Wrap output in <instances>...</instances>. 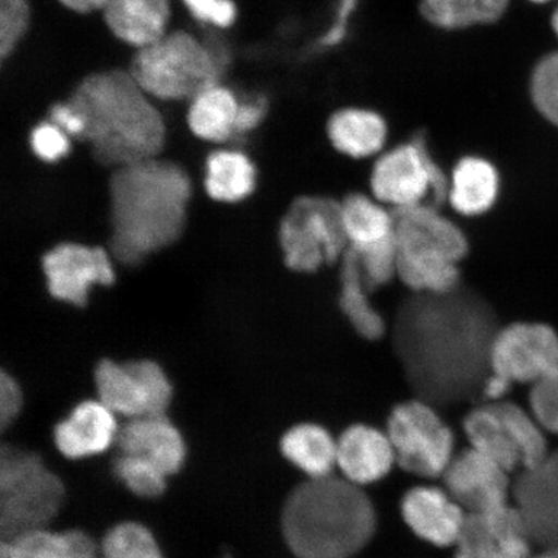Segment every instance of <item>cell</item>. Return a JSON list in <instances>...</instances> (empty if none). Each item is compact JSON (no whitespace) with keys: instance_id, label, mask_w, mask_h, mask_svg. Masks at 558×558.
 Returning a JSON list of instances; mask_svg holds the SVG:
<instances>
[{"instance_id":"f35d334b","label":"cell","mask_w":558,"mask_h":558,"mask_svg":"<svg viewBox=\"0 0 558 558\" xmlns=\"http://www.w3.org/2000/svg\"><path fill=\"white\" fill-rule=\"evenodd\" d=\"M192 16L201 23L213 24L221 29L232 26L236 19L233 0H183Z\"/></svg>"},{"instance_id":"83f0119b","label":"cell","mask_w":558,"mask_h":558,"mask_svg":"<svg viewBox=\"0 0 558 558\" xmlns=\"http://www.w3.org/2000/svg\"><path fill=\"white\" fill-rule=\"evenodd\" d=\"M349 247L360 251L395 239L393 213L378 199L352 193L341 202Z\"/></svg>"},{"instance_id":"1f68e13d","label":"cell","mask_w":558,"mask_h":558,"mask_svg":"<svg viewBox=\"0 0 558 558\" xmlns=\"http://www.w3.org/2000/svg\"><path fill=\"white\" fill-rule=\"evenodd\" d=\"M504 421L509 437L521 458V470L536 465L549 453L547 432L534 416L520 404L505 399L490 401Z\"/></svg>"},{"instance_id":"ab89813d","label":"cell","mask_w":558,"mask_h":558,"mask_svg":"<svg viewBox=\"0 0 558 558\" xmlns=\"http://www.w3.org/2000/svg\"><path fill=\"white\" fill-rule=\"evenodd\" d=\"M23 404V390L16 379L7 372L0 373V428L2 430L11 427L16 421Z\"/></svg>"},{"instance_id":"8d00e7d4","label":"cell","mask_w":558,"mask_h":558,"mask_svg":"<svg viewBox=\"0 0 558 558\" xmlns=\"http://www.w3.org/2000/svg\"><path fill=\"white\" fill-rule=\"evenodd\" d=\"M529 401L530 411L547 434L558 436V365L532 384Z\"/></svg>"},{"instance_id":"5bb4252c","label":"cell","mask_w":558,"mask_h":558,"mask_svg":"<svg viewBox=\"0 0 558 558\" xmlns=\"http://www.w3.org/2000/svg\"><path fill=\"white\" fill-rule=\"evenodd\" d=\"M512 504L533 546L558 549V449L550 450L538 464L518 472Z\"/></svg>"},{"instance_id":"4fadbf2b","label":"cell","mask_w":558,"mask_h":558,"mask_svg":"<svg viewBox=\"0 0 558 558\" xmlns=\"http://www.w3.org/2000/svg\"><path fill=\"white\" fill-rule=\"evenodd\" d=\"M41 267L51 296L78 308L87 305L93 286H110L116 281L108 251L86 244H58L44 256Z\"/></svg>"},{"instance_id":"e575fe53","label":"cell","mask_w":558,"mask_h":558,"mask_svg":"<svg viewBox=\"0 0 558 558\" xmlns=\"http://www.w3.org/2000/svg\"><path fill=\"white\" fill-rule=\"evenodd\" d=\"M32 19L27 0H0V59L5 61L15 52L29 29Z\"/></svg>"},{"instance_id":"d6a6232c","label":"cell","mask_w":558,"mask_h":558,"mask_svg":"<svg viewBox=\"0 0 558 558\" xmlns=\"http://www.w3.org/2000/svg\"><path fill=\"white\" fill-rule=\"evenodd\" d=\"M100 558H165L155 535L143 523H118L105 534Z\"/></svg>"},{"instance_id":"7dc6e473","label":"cell","mask_w":558,"mask_h":558,"mask_svg":"<svg viewBox=\"0 0 558 558\" xmlns=\"http://www.w3.org/2000/svg\"><path fill=\"white\" fill-rule=\"evenodd\" d=\"M533 2L542 3V2H547V0H533Z\"/></svg>"},{"instance_id":"d6986e66","label":"cell","mask_w":558,"mask_h":558,"mask_svg":"<svg viewBox=\"0 0 558 558\" xmlns=\"http://www.w3.org/2000/svg\"><path fill=\"white\" fill-rule=\"evenodd\" d=\"M116 414L99 401H83L72 413L56 424V448L68 459L78 460L100 456L117 441Z\"/></svg>"},{"instance_id":"d590c367","label":"cell","mask_w":558,"mask_h":558,"mask_svg":"<svg viewBox=\"0 0 558 558\" xmlns=\"http://www.w3.org/2000/svg\"><path fill=\"white\" fill-rule=\"evenodd\" d=\"M532 96L541 113L558 125V52L548 54L536 65Z\"/></svg>"},{"instance_id":"30bf717a","label":"cell","mask_w":558,"mask_h":558,"mask_svg":"<svg viewBox=\"0 0 558 558\" xmlns=\"http://www.w3.org/2000/svg\"><path fill=\"white\" fill-rule=\"evenodd\" d=\"M558 365V335L543 324H513L495 333L483 401L505 399L513 384H534Z\"/></svg>"},{"instance_id":"836d02e7","label":"cell","mask_w":558,"mask_h":558,"mask_svg":"<svg viewBox=\"0 0 558 558\" xmlns=\"http://www.w3.org/2000/svg\"><path fill=\"white\" fill-rule=\"evenodd\" d=\"M114 476L140 498H158L166 492L167 476L145 458L122 453L114 460Z\"/></svg>"},{"instance_id":"8992f818","label":"cell","mask_w":558,"mask_h":558,"mask_svg":"<svg viewBox=\"0 0 558 558\" xmlns=\"http://www.w3.org/2000/svg\"><path fill=\"white\" fill-rule=\"evenodd\" d=\"M230 64L227 48L211 46L178 31L140 48L130 72L149 96L163 101L193 100L219 85Z\"/></svg>"},{"instance_id":"3957f363","label":"cell","mask_w":558,"mask_h":558,"mask_svg":"<svg viewBox=\"0 0 558 558\" xmlns=\"http://www.w3.org/2000/svg\"><path fill=\"white\" fill-rule=\"evenodd\" d=\"M78 111L97 163L128 166L159 157L166 143L162 114L131 72L113 69L83 78L68 100Z\"/></svg>"},{"instance_id":"277c9868","label":"cell","mask_w":558,"mask_h":558,"mask_svg":"<svg viewBox=\"0 0 558 558\" xmlns=\"http://www.w3.org/2000/svg\"><path fill=\"white\" fill-rule=\"evenodd\" d=\"M281 522L284 542L296 558H351L372 541L376 513L360 485L329 474L296 486Z\"/></svg>"},{"instance_id":"9c48e42d","label":"cell","mask_w":558,"mask_h":558,"mask_svg":"<svg viewBox=\"0 0 558 558\" xmlns=\"http://www.w3.org/2000/svg\"><path fill=\"white\" fill-rule=\"evenodd\" d=\"M387 435L393 446L396 464L417 477H442L456 456L451 428L434 403L418 397L393 408Z\"/></svg>"},{"instance_id":"b9f144b4","label":"cell","mask_w":558,"mask_h":558,"mask_svg":"<svg viewBox=\"0 0 558 558\" xmlns=\"http://www.w3.org/2000/svg\"><path fill=\"white\" fill-rule=\"evenodd\" d=\"M50 117L51 122L64 131L68 136L82 140L86 130L85 121L68 101L53 105Z\"/></svg>"},{"instance_id":"7bdbcfd3","label":"cell","mask_w":558,"mask_h":558,"mask_svg":"<svg viewBox=\"0 0 558 558\" xmlns=\"http://www.w3.org/2000/svg\"><path fill=\"white\" fill-rule=\"evenodd\" d=\"M355 3H357V0H340L337 23L332 25L329 33L323 38V46L332 47L344 38L348 20L355 9Z\"/></svg>"},{"instance_id":"cb8c5ba5","label":"cell","mask_w":558,"mask_h":558,"mask_svg":"<svg viewBox=\"0 0 558 558\" xmlns=\"http://www.w3.org/2000/svg\"><path fill=\"white\" fill-rule=\"evenodd\" d=\"M0 558H100V548L83 530L54 533L44 527L2 541Z\"/></svg>"},{"instance_id":"f1b7e54d","label":"cell","mask_w":558,"mask_h":558,"mask_svg":"<svg viewBox=\"0 0 558 558\" xmlns=\"http://www.w3.org/2000/svg\"><path fill=\"white\" fill-rule=\"evenodd\" d=\"M240 101L227 87L216 85L192 100L187 124L193 134L205 142L225 143L235 135Z\"/></svg>"},{"instance_id":"ba28073f","label":"cell","mask_w":558,"mask_h":558,"mask_svg":"<svg viewBox=\"0 0 558 558\" xmlns=\"http://www.w3.org/2000/svg\"><path fill=\"white\" fill-rule=\"evenodd\" d=\"M279 243L288 268L316 274L341 260L349 247L341 202L305 195L292 202L279 225Z\"/></svg>"},{"instance_id":"7c38bea8","label":"cell","mask_w":558,"mask_h":558,"mask_svg":"<svg viewBox=\"0 0 558 558\" xmlns=\"http://www.w3.org/2000/svg\"><path fill=\"white\" fill-rule=\"evenodd\" d=\"M95 383L105 407L129 418L166 414L172 401L169 376L150 360L125 364L102 360L96 366Z\"/></svg>"},{"instance_id":"60d3db41","label":"cell","mask_w":558,"mask_h":558,"mask_svg":"<svg viewBox=\"0 0 558 558\" xmlns=\"http://www.w3.org/2000/svg\"><path fill=\"white\" fill-rule=\"evenodd\" d=\"M268 102L264 97H256L247 101H240L239 113H236L235 135L246 134L259 125L267 114Z\"/></svg>"},{"instance_id":"2e32d148","label":"cell","mask_w":558,"mask_h":558,"mask_svg":"<svg viewBox=\"0 0 558 558\" xmlns=\"http://www.w3.org/2000/svg\"><path fill=\"white\" fill-rule=\"evenodd\" d=\"M456 558H533V543L513 504L466 513Z\"/></svg>"},{"instance_id":"7a4b0ae2","label":"cell","mask_w":558,"mask_h":558,"mask_svg":"<svg viewBox=\"0 0 558 558\" xmlns=\"http://www.w3.org/2000/svg\"><path fill=\"white\" fill-rule=\"evenodd\" d=\"M109 195L110 253L136 267L183 234L192 181L183 167L156 157L114 169Z\"/></svg>"},{"instance_id":"ee69618b","label":"cell","mask_w":558,"mask_h":558,"mask_svg":"<svg viewBox=\"0 0 558 558\" xmlns=\"http://www.w3.org/2000/svg\"><path fill=\"white\" fill-rule=\"evenodd\" d=\"M59 2L70 11L86 15V13L104 11L110 0H59Z\"/></svg>"},{"instance_id":"44dd1931","label":"cell","mask_w":558,"mask_h":558,"mask_svg":"<svg viewBox=\"0 0 558 558\" xmlns=\"http://www.w3.org/2000/svg\"><path fill=\"white\" fill-rule=\"evenodd\" d=\"M170 15V0H110L104 9L109 31L137 50L165 37Z\"/></svg>"},{"instance_id":"74e56055","label":"cell","mask_w":558,"mask_h":558,"mask_svg":"<svg viewBox=\"0 0 558 558\" xmlns=\"http://www.w3.org/2000/svg\"><path fill=\"white\" fill-rule=\"evenodd\" d=\"M31 144L34 155L51 163L69 155L70 142L64 131L54 123H40L32 132Z\"/></svg>"},{"instance_id":"8fae6325","label":"cell","mask_w":558,"mask_h":558,"mask_svg":"<svg viewBox=\"0 0 558 558\" xmlns=\"http://www.w3.org/2000/svg\"><path fill=\"white\" fill-rule=\"evenodd\" d=\"M449 181L418 136L384 153L372 173V191L383 205L395 208L424 204L439 206L448 199Z\"/></svg>"},{"instance_id":"484cf974","label":"cell","mask_w":558,"mask_h":558,"mask_svg":"<svg viewBox=\"0 0 558 558\" xmlns=\"http://www.w3.org/2000/svg\"><path fill=\"white\" fill-rule=\"evenodd\" d=\"M463 428L472 449L493 459L508 472L521 470L520 453L493 402L474 404L464 417Z\"/></svg>"},{"instance_id":"6da1fadb","label":"cell","mask_w":558,"mask_h":558,"mask_svg":"<svg viewBox=\"0 0 558 558\" xmlns=\"http://www.w3.org/2000/svg\"><path fill=\"white\" fill-rule=\"evenodd\" d=\"M452 292L404 306L395 329L404 378L418 399L436 408L483 401L498 331L485 304L452 299Z\"/></svg>"},{"instance_id":"603a6c76","label":"cell","mask_w":558,"mask_h":558,"mask_svg":"<svg viewBox=\"0 0 558 558\" xmlns=\"http://www.w3.org/2000/svg\"><path fill=\"white\" fill-rule=\"evenodd\" d=\"M327 135L341 155L367 158L379 153L386 144L387 124L375 111L341 109L327 123Z\"/></svg>"},{"instance_id":"f6af8a7d","label":"cell","mask_w":558,"mask_h":558,"mask_svg":"<svg viewBox=\"0 0 558 558\" xmlns=\"http://www.w3.org/2000/svg\"><path fill=\"white\" fill-rule=\"evenodd\" d=\"M533 558H558V549H539Z\"/></svg>"},{"instance_id":"bcb514c9","label":"cell","mask_w":558,"mask_h":558,"mask_svg":"<svg viewBox=\"0 0 558 558\" xmlns=\"http://www.w3.org/2000/svg\"><path fill=\"white\" fill-rule=\"evenodd\" d=\"M553 23H554V29H555V32L557 34V37H558V10L555 13Z\"/></svg>"},{"instance_id":"52a82bcc","label":"cell","mask_w":558,"mask_h":558,"mask_svg":"<svg viewBox=\"0 0 558 558\" xmlns=\"http://www.w3.org/2000/svg\"><path fill=\"white\" fill-rule=\"evenodd\" d=\"M65 486L37 452L3 445L0 450V535L11 541L44 529L59 514Z\"/></svg>"},{"instance_id":"f546056e","label":"cell","mask_w":558,"mask_h":558,"mask_svg":"<svg viewBox=\"0 0 558 558\" xmlns=\"http://www.w3.org/2000/svg\"><path fill=\"white\" fill-rule=\"evenodd\" d=\"M255 185V167L243 153L218 150L207 158L205 186L213 199L233 204L248 197Z\"/></svg>"},{"instance_id":"9a60e30c","label":"cell","mask_w":558,"mask_h":558,"mask_svg":"<svg viewBox=\"0 0 558 558\" xmlns=\"http://www.w3.org/2000/svg\"><path fill=\"white\" fill-rule=\"evenodd\" d=\"M504 466L472 448L453 456L442 474L445 490L466 513L511 504L513 481Z\"/></svg>"},{"instance_id":"5b68a950","label":"cell","mask_w":558,"mask_h":558,"mask_svg":"<svg viewBox=\"0 0 558 558\" xmlns=\"http://www.w3.org/2000/svg\"><path fill=\"white\" fill-rule=\"evenodd\" d=\"M397 277L411 290L445 295L458 290L459 263L469 254L465 234L434 205L392 209Z\"/></svg>"},{"instance_id":"4dcf8cb0","label":"cell","mask_w":558,"mask_h":558,"mask_svg":"<svg viewBox=\"0 0 558 558\" xmlns=\"http://www.w3.org/2000/svg\"><path fill=\"white\" fill-rule=\"evenodd\" d=\"M509 0H422V13L442 29H462L494 23L504 16Z\"/></svg>"},{"instance_id":"ac0fdd59","label":"cell","mask_w":558,"mask_h":558,"mask_svg":"<svg viewBox=\"0 0 558 558\" xmlns=\"http://www.w3.org/2000/svg\"><path fill=\"white\" fill-rule=\"evenodd\" d=\"M116 444L122 453L149 460L167 477L179 473L186 459L184 437L166 414L130 418Z\"/></svg>"},{"instance_id":"7402d4cb","label":"cell","mask_w":558,"mask_h":558,"mask_svg":"<svg viewBox=\"0 0 558 558\" xmlns=\"http://www.w3.org/2000/svg\"><path fill=\"white\" fill-rule=\"evenodd\" d=\"M499 174L488 160L464 157L453 169L449 181L448 199L459 214L483 215L497 202Z\"/></svg>"},{"instance_id":"e0dca14e","label":"cell","mask_w":558,"mask_h":558,"mask_svg":"<svg viewBox=\"0 0 558 558\" xmlns=\"http://www.w3.org/2000/svg\"><path fill=\"white\" fill-rule=\"evenodd\" d=\"M404 522L418 538L437 547L456 546L466 512L451 495L436 486H416L403 495Z\"/></svg>"},{"instance_id":"4316f807","label":"cell","mask_w":558,"mask_h":558,"mask_svg":"<svg viewBox=\"0 0 558 558\" xmlns=\"http://www.w3.org/2000/svg\"><path fill=\"white\" fill-rule=\"evenodd\" d=\"M340 298L341 311L360 337L378 340L386 333L387 327L383 317L369 304L367 286L362 277L357 255L348 247L341 257Z\"/></svg>"},{"instance_id":"d4e9b609","label":"cell","mask_w":558,"mask_h":558,"mask_svg":"<svg viewBox=\"0 0 558 558\" xmlns=\"http://www.w3.org/2000/svg\"><path fill=\"white\" fill-rule=\"evenodd\" d=\"M281 451L310 478L329 476L337 466L338 441L318 424L303 423L290 428L281 439Z\"/></svg>"},{"instance_id":"ffe728a7","label":"cell","mask_w":558,"mask_h":558,"mask_svg":"<svg viewBox=\"0 0 558 558\" xmlns=\"http://www.w3.org/2000/svg\"><path fill=\"white\" fill-rule=\"evenodd\" d=\"M396 464L387 434L366 424L351 425L338 439L337 466L343 477L360 486L386 477Z\"/></svg>"}]
</instances>
